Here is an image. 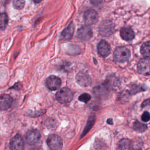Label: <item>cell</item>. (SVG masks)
<instances>
[{
	"label": "cell",
	"instance_id": "obj_1",
	"mask_svg": "<svg viewBox=\"0 0 150 150\" xmlns=\"http://www.w3.org/2000/svg\"><path fill=\"white\" fill-rule=\"evenodd\" d=\"M56 98L60 103H67L72 100L73 93L69 88L63 87L56 93Z\"/></svg>",
	"mask_w": 150,
	"mask_h": 150
},
{
	"label": "cell",
	"instance_id": "obj_2",
	"mask_svg": "<svg viewBox=\"0 0 150 150\" xmlns=\"http://www.w3.org/2000/svg\"><path fill=\"white\" fill-rule=\"evenodd\" d=\"M130 56V52L125 47H118L114 52V58L118 62H125L127 61Z\"/></svg>",
	"mask_w": 150,
	"mask_h": 150
},
{
	"label": "cell",
	"instance_id": "obj_3",
	"mask_svg": "<svg viewBox=\"0 0 150 150\" xmlns=\"http://www.w3.org/2000/svg\"><path fill=\"white\" fill-rule=\"evenodd\" d=\"M46 143L50 150H62L63 146L62 139L57 135H50L46 139Z\"/></svg>",
	"mask_w": 150,
	"mask_h": 150
},
{
	"label": "cell",
	"instance_id": "obj_4",
	"mask_svg": "<svg viewBox=\"0 0 150 150\" xmlns=\"http://www.w3.org/2000/svg\"><path fill=\"white\" fill-rule=\"evenodd\" d=\"M114 29V25L109 20H105L101 22L99 26V32L102 36H107L112 34Z\"/></svg>",
	"mask_w": 150,
	"mask_h": 150
},
{
	"label": "cell",
	"instance_id": "obj_5",
	"mask_svg": "<svg viewBox=\"0 0 150 150\" xmlns=\"http://www.w3.org/2000/svg\"><path fill=\"white\" fill-rule=\"evenodd\" d=\"M138 71L143 75H150V58L141 59L137 64Z\"/></svg>",
	"mask_w": 150,
	"mask_h": 150
},
{
	"label": "cell",
	"instance_id": "obj_6",
	"mask_svg": "<svg viewBox=\"0 0 150 150\" xmlns=\"http://www.w3.org/2000/svg\"><path fill=\"white\" fill-rule=\"evenodd\" d=\"M84 21L87 25H93L96 23L98 19L97 12L92 9H87L83 15Z\"/></svg>",
	"mask_w": 150,
	"mask_h": 150
},
{
	"label": "cell",
	"instance_id": "obj_7",
	"mask_svg": "<svg viewBox=\"0 0 150 150\" xmlns=\"http://www.w3.org/2000/svg\"><path fill=\"white\" fill-rule=\"evenodd\" d=\"M40 138V134L38 130L35 129H32L28 131L25 135V139L30 145L35 144L38 142Z\"/></svg>",
	"mask_w": 150,
	"mask_h": 150
},
{
	"label": "cell",
	"instance_id": "obj_8",
	"mask_svg": "<svg viewBox=\"0 0 150 150\" xmlns=\"http://www.w3.org/2000/svg\"><path fill=\"white\" fill-rule=\"evenodd\" d=\"M61 80L57 76H50L46 80V87L50 90H56L60 87Z\"/></svg>",
	"mask_w": 150,
	"mask_h": 150
},
{
	"label": "cell",
	"instance_id": "obj_9",
	"mask_svg": "<svg viewBox=\"0 0 150 150\" xmlns=\"http://www.w3.org/2000/svg\"><path fill=\"white\" fill-rule=\"evenodd\" d=\"M92 30L91 28L87 26L83 25L79 29L77 30V36L78 38L82 40H88L92 36Z\"/></svg>",
	"mask_w": 150,
	"mask_h": 150
},
{
	"label": "cell",
	"instance_id": "obj_10",
	"mask_svg": "<svg viewBox=\"0 0 150 150\" xmlns=\"http://www.w3.org/2000/svg\"><path fill=\"white\" fill-rule=\"evenodd\" d=\"M23 146L24 144L23 139L19 134L14 136L11 139L9 143L11 150H23Z\"/></svg>",
	"mask_w": 150,
	"mask_h": 150
},
{
	"label": "cell",
	"instance_id": "obj_11",
	"mask_svg": "<svg viewBox=\"0 0 150 150\" xmlns=\"http://www.w3.org/2000/svg\"><path fill=\"white\" fill-rule=\"evenodd\" d=\"M98 53L102 57H106L110 53L111 51V47L109 43L104 40L100 41L97 45Z\"/></svg>",
	"mask_w": 150,
	"mask_h": 150
},
{
	"label": "cell",
	"instance_id": "obj_12",
	"mask_svg": "<svg viewBox=\"0 0 150 150\" xmlns=\"http://www.w3.org/2000/svg\"><path fill=\"white\" fill-rule=\"evenodd\" d=\"M77 83L83 87L88 86L91 83V78L90 76L85 72H79L76 77Z\"/></svg>",
	"mask_w": 150,
	"mask_h": 150
},
{
	"label": "cell",
	"instance_id": "obj_13",
	"mask_svg": "<svg viewBox=\"0 0 150 150\" xmlns=\"http://www.w3.org/2000/svg\"><path fill=\"white\" fill-rule=\"evenodd\" d=\"M12 103V97L5 94H3L1 96L0 98V107L2 110H5L8 109Z\"/></svg>",
	"mask_w": 150,
	"mask_h": 150
},
{
	"label": "cell",
	"instance_id": "obj_14",
	"mask_svg": "<svg viewBox=\"0 0 150 150\" xmlns=\"http://www.w3.org/2000/svg\"><path fill=\"white\" fill-rule=\"evenodd\" d=\"M120 35L121 38L127 41L131 40L135 36L133 30L129 27H123L120 30Z\"/></svg>",
	"mask_w": 150,
	"mask_h": 150
},
{
	"label": "cell",
	"instance_id": "obj_15",
	"mask_svg": "<svg viewBox=\"0 0 150 150\" xmlns=\"http://www.w3.org/2000/svg\"><path fill=\"white\" fill-rule=\"evenodd\" d=\"M108 89H112L117 87L119 84L118 80L114 76H110L107 77L105 79L104 84Z\"/></svg>",
	"mask_w": 150,
	"mask_h": 150
},
{
	"label": "cell",
	"instance_id": "obj_16",
	"mask_svg": "<svg viewBox=\"0 0 150 150\" xmlns=\"http://www.w3.org/2000/svg\"><path fill=\"white\" fill-rule=\"evenodd\" d=\"M93 92L97 97H104L108 93V88L104 84L97 86L93 88Z\"/></svg>",
	"mask_w": 150,
	"mask_h": 150
},
{
	"label": "cell",
	"instance_id": "obj_17",
	"mask_svg": "<svg viewBox=\"0 0 150 150\" xmlns=\"http://www.w3.org/2000/svg\"><path fill=\"white\" fill-rule=\"evenodd\" d=\"M74 33V25L73 23H70L62 32L61 38L62 39H69L71 38Z\"/></svg>",
	"mask_w": 150,
	"mask_h": 150
},
{
	"label": "cell",
	"instance_id": "obj_18",
	"mask_svg": "<svg viewBox=\"0 0 150 150\" xmlns=\"http://www.w3.org/2000/svg\"><path fill=\"white\" fill-rule=\"evenodd\" d=\"M131 148V142L127 138L122 139L117 145V150H130Z\"/></svg>",
	"mask_w": 150,
	"mask_h": 150
},
{
	"label": "cell",
	"instance_id": "obj_19",
	"mask_svg": "<svg viewBox=\"0 0 150 150\" xmlns=\"http://www.w3.org/2000/svg\"><path fill=\"white\" fill-rule=\"evenodd\" d=\"M141 53L142 56L147 58L150 57V41L142 44L141 47Z\"/></svg>",
	"mask_w": 150,
	"mask_h": 150
},
{
	"label": "cell",
	"instance_id": "obj_20",
	"mask_svg": "<svg viewBox=\"0 0 150 150\" xmlns=\"http://www.w3.org/2000/svg\"><path fill=\"white\" fill-rule=\"evenodd\" d=\"M134 129L139 132H144L147 129V125L139 121H135L133 125Z\"/></svg>",
	"mask_w": 150,
	"mask_h": 150
},
{
	"label": "cell",
	"instance_id": "obj_21",
	"mask_svg": "<svg viewBox=\"0 0 150 150\" xmlns=\"http://www.w3.org/2000/svg\"><path fill=\"white\" fill-rule=\"evenodd\" d=\"M8 16L6 13H2L0 16V27L2 30L5 29L8 23Z\"/></svg>",
	"mask_w": 150,
	"mask_h": 150
},
{
	"label": "cell",
	"instance_id": "obj_22",
	"mask_svg": "<svg viewBox=\"0 0 150 150\" xmlns=\"http://www.w3.org/2000/svg\"><path fill=\"white\" fill-rule=\"evenodd\" d=\"M94 123V116H92V117H90L89 118H88V120L87 122V125L84 129V131L82 134V135L81 137H83L84 135H85L88 131V130L90 129V128L92 127V126L93 125Z\"/></svg>",
	"mask_w": 150,
	"mask_h": 150
},
{
	"label": "cell",
	"instance_id": "obj_23",
	"mask_svg": "<svg viewBox=\"0 0 150 150\" xmlns=\"http://www.w3.org/2000/svg\"><path fill=\"white\" fill-rule=\"evenodd\" d=\"M90 95H89L87 93H83L79 97V100L84 103H87L90 100Z\"/></svg>",
	"mask_w": 150,
	"mask_h": 150
},
{
	"label": "cell",
	"instance_id": "obj_24",
	"mask_svg": "<svg viewBox=\"0 0 150 150\" xmlns=\"http://www.w3.org/2000/svg\"><path fill=\"white\" fill-rule=\"evenodd\" d=\"M145 90V89L144 88L143 86H137V85H132V87H131L130 92L132 94H134V93L140 92V91Z\"/></svg>",
	"mask_w": 150,
	"mask_h": 150
},
{
	"label": "cell",
	"instance_id": "obj_25",
	"mask_svg": "<svg viewBox=\"0 0 150 150\" xmlns=\"http://www.w3.org/2000/svg\"><path fill=\"white\" fill-rule=\"evenodd\" d=\"M25 1H13V6L15 9H21L24 6Z\"/></svg>",
	"mask_w": 150,
	"mask_h": 150
},
{
	"label": "cell",
	"instance_id": "obj_26",
	"mask_svg": "<svg viewBox=\"0 0 150 150\" xmlns=\"http://www.w3.org/2000/svg\"><path fill=\"white\" fill-rule=\"evenodd\" d=\"M141 146V142H139L138 141L131 142V148H132L134 150H139Z\"/></svg>",
	"mask_w": 150,
	"mask_h": 150
},
{
	"label": "cell",
	"instance_id": "obj_27",
	"mask_svg": "<svg viewBox=\"0 0 150 150\" xmlns=\"http://www.w3.org/2000/svg\"><path fill=\"white\" fill-rule=\"evenodd\" d=\"M142 120L144 122H148L150 120V113L148 111H145L142 115Z\"/></svg>",
	"mask_w": 150,
	"mask_h": 150
},
{
	"label": "cell",
	"instance_id": "obj_28",
	"mask_svg": "<svg viewBox=\"0 0 150 150\" xmlns=\"http://www.w3.org/2000/svg\"><path fill=\"white\" fill-rule=\"evenodd\" d=\"M150 104V100H146L144 103H142V107H146L147 105H149Z\"/></svg>",
	"mask_w": 150,
	"mask_h": 150
},
{
	"label": "cell",
	"instance_id": "obj_29",
	"mask_svg": "<svg viewBox=\"0 0 150 150\" xmlns=\"http://www.w3.org/2000/svg\"><path fill=\"white\" fill-rule=\"evenodd\" d=\"M112 120H111V119H110V120H107V122L109 123V124H112Z\"/></svg>",
	"mask_w": 150,
	"mask_h": 150
}]
</instances>
